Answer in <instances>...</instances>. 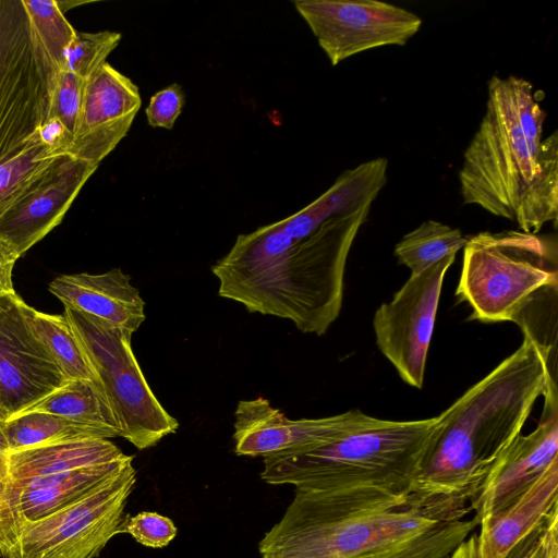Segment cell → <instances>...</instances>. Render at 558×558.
<instances>
[{"mask_svg":"<svg viewBox=\"0 0 558 558\" xmlns=\"http://www.w3.org/2000/svg\"><path fill=\"white\" fill-rule=\"evenodd\" d=\"M34 311L16 292L0 298V392L7 420L69 383L34 327Z\"/></svg>","mask_w":558,"mask_h":558,"instance_id":"obj_12","label":"cell"},{"mask_svg":"<svg viewBox=\"0 0 558 558\" xmlns=\"http://www.w3.org/2000/svg\"><path fill=\"white\" fill-rule=\"evenodd\" d=\"M436 427L437 416L415 421L376 417L371 425L325 446L263 457L260 477L295 489L409 494Z\"/></svg>","mask_w":558,"mask_h":558,"instance_id":"obj_5","label":"cell"},{"mask_svg":"<svg viewBox=\"0 0 558 558\" xmlns=\"http://www.w3.org/2000/svg\"><path fill=\"white\" fill-rule=\"evenodd\" d=\"M468 239L460 229L429 219L403 235L393 253L411 274H417L448 256L457 255Z\"/></svg>","mask_w":558,"mask_h":558,"instance_id":"obj_22","label":"cell"},{"mask_svg":"<svg viewBox=\"0 0 558 558\" xmlns=\"http://www.w3.org/2000/svg\"><path fill=\"white\" fill-rule=\"evenodd\" d=\"M543 397V414L536 428L527 435L520 434L513 440L478 496L470 502L477 522L500 508L558 461L557 379L548 377Z\"/></svg>","mask_w":558,"mask_h":558,"instance_id":"obj_15","label":"cell"},{"mask_svg":"<svg viewBox=\"0 0 558 558\" xmlns=\"http://www.w3.org/2000/svg\"><path fill=\"white\" fill-rule=\"evenodd\" d=\"M31 413L51 414L92 426L107 439L121 437V426L104 388L92 380H69L14 417Z\"/></svg>","mask_w":558,"mask_h":558,"instance_id":"obj_20","label":"cell"},{"mask_svg":"<svg viewBox=\"0 0 558 558\" xmlns=\"http://www.w3.org/2000/svg\"><path fill=\"white\" fill-rule=\"evenodd\" d=\"M558 509V461L478 522L481 558H505L508 551Z\"/></svg>","mask_w":558,"mask_h":558,"instance_id":"obj_18","label":"cell"},{"mask_svg":"<svg viewBox=\"0 0 558 558\" xmlns=\"http://www.w3.org/2000/svg\"><path fill=\"white\" fill-rule=\"evenodd\" d=\"M457 296L471 319L513 322L543 288L558 286L555 235L517 230L480 232L468 239Z\"/></svg>","mask_w":558,"mask_h":558,"instance_id":"obj_6","label":"cell"},{"mask_svg":"<svg viewBox=\"0 0 558 558\" xmlns=\"http://www.w3.org/2000/svg\"><path fill=\"white\" fill-rule=\"evenodd\" d=\"M549 376L544 353L524 336L514 352L437 416L411 493L470 505L521 434Z\"/></svg>","mask_w":558,"mask_h":558,"instance_id":"obj_4","label":"cell"},{"mask_svg":"<svg viewBox=\"0 0 558 558\" xmlns=\"http://www.w3.org/2000/svg\"><path fill=\"white\" fill-rule=\"evenodd\" d=\"M468 502L377 489H295L262 558H446L478 525Z\"/></svg>","mask_w":558,"mask_h":558,"instance_id":"obj_1","label":"cell"},{"mask_svg":"<svg viewBox=\"0 0 558 558\" xmlns=\"http://www.w3.org/2000/svg\"><path fill=\"white\" fill-rule=\"evenodd\" d=\"M128 454L108 439L94 438L9 452L0 481H16L123 460Z\"/></svg>","mask_w":558,"mask_h":558,"instance_id":"obj_19","label":"cell"},{"mask_svg":"<svg viewBox=\"0 0 558 558\" xmlns=\"http://www.w3.org/2000/svg\"><path fill=\"white\" fill-rule=\"evenodd\" d=\"M64 307L102 319L134 333L145 322V302L119 267L102 274L61 275L48 286Z\"/></svg>","mask_w":558,"mask_h":558,"instance_id":"obj_17","label":"cell"},{"mask_svg":"<svg viewBox=\"0 0 558 558\" xmlns=\"http://www.w3.org/2000/svg\"><path fill=\"white\" fill-rule=\"evenodd\" d=\"M546 112L533 85L493 76L478 129L463 153V204L538 233L558 218V132L543 137Z\"/></svg>","mask_w":558,"mask_h":558,"instance_id":"obj_3","label":"cell"},{"mask_svg":"<svg viewBox=\"0 0 558 558\" xmlns=\"http://www.w3.org/2000/svg\"><path fill=\"white\" fill-rule=\"evenodd\" d=\"M63 158L37 142L0 163V217L35 190Z\"/></svg>","mask_w":558,"mask_h":558,"instance_id":"obj_24","label":"cell"},{"mask_svg":"<svg viewBox=\"0 0 558 558\" xmlns=\"http://www.w3.org/2000/svg\"><path fill=\"white\" fill-rule=\"evenodd\" d=\"M136 483L133 458L94 490L0 541V558H97L121 534Z\"/></svg>","mask_w":558,"mask_h":558,"instance_id":"obj_8","label":"cell"},{"mask_svg":"<svg viewBox=\"0 0 558 558\" xmlns=\"http://www.w3.org/2000/svg\"><path fill=\"white\" fill-rule=\"evenodd\" d=\"M86 80L60 71L49 83L48 118L59 119L74 135L80 118Z\"/></svg>","mask_w":558,"mask_h":558,"instance_id":"obj_27","label":"cell"},{"mask_svg":"<svg viewBox=\"0 0 558 558\" xmlns=\"http://www.w3.org/2000/svg\"><path fill=\"white\" fill-rule=\"evenodd\" d=\"M31 35L49 75L60 72L65 49L77 31L73 28L56 0H22Z\"/></svg>","mask_w":558,"mask_h":558,"instance_id":"obj_23","label":"cell"},{"mask_svg":"<svg viewBox=\"0 0 558 558\" xmlns=\"http://www.w3.org/2000/svg\"><path fill=\"white\" fill-rule=\"evenodd\" d=\"M505 558H558V509L521 538Z\"/></svg>","mask_w":558,"mask_h":558,"instance_id":"obj_29","label":"cell"},{"mask_svg":"<svg viewBox=\"0 0 558 558\" xmlns=\"http://www.w3.org/2000/svg\"><path fill=\"white\" fill-rule=\"evenodd\" d=\"M185 102L179 84H171L150 97L145 110L148 124L153 128L172 129Z\"/></svg>","mask_w":558,"mask_h":558,"instance_id":"obj_30","label":"cell"},{"mask_svg":"<svg viewBox=\"0 0 558 558\" xmlns=\"http://www.w3.org/2000/svg\"><path fill=\"white\" fill-rule=\"evenodd\" d=\"M234 418V451L238 456L248 457L312 450L364 428L376 420L360 410L319 418L292 420L263 397L239 401Z\"/></svg>","mask_w":558,"mask_h":558,"instance_id":"obj_13","label":"cell"},{"mask_svg":"<svg viewBox=\"0 0 558 558\" xmlns=\"http://www.w3.org/2000/svg\"><path fill=\"white\" fill-rule=\"evenodd\" d=\"M36 141L56 156L69 157L73 134L57 118H47L36 132Z\"/></svg>","mask_w":558,"mask_h":558,"instance_id":"obj_31","label":"cell"},{"mask_svg":"<svg viewBox=\"0 0 558 558\" xmlns=\"http://www.w3.org/2000/svg\"><path fill=\"white\" fill-rule=\"evenodd\" d=\"M49 75L22 0H0V163L37 143L48 118Z\"/></svg>","mask_w":558,"mask_h":558,"instance_id":"obj_9","label":"cell"},{"mask_svg":"<svg viewBox=\"0 0 558 558\" xmlns=\"http://www.w3.org/2000/svg\"><path fill=\"white\" fill-rule=\"evenodd\" d=\"M97 168L64 157L35 190L0 217V238L21 257L62 221Z\"/></svg>","mask_w":558,"mask_h":558,"instance_id":"obj_16","label":"cell"},{"mask_svg":"<svg viewBox=\"0 0 558 558\" xmlns=\"http://www.w3.org/2000/svg\"><path fill=\"white\" fill-rule=\"evenodd\" d=\"M7 420V415H5V412L2 408V402H1V392H0V422L1 421H5Z\"/></svg>","mask_w":558,"mask_h":558,"instance_id":"obj_34","label":"cell"},{"mask_svg":"<svg viewBox=\"0 0 558 558\" xmlns=\"http://www.w3.org/2000/svg\"><path fill=\"white\" fill-rule=\"evenodd\" d=\"M63 315L104 387L121 437L143 450L175 433L178 421L158 401L138 365L133 333L71 307Z\"/></svg>","mask_w":558,"mask_h":558,"instance_id":"obj_7","label":"cell"},{"mask_svg":"<svg viewBox=\"0 0 558 558\" xmlns=\"http://www.w3.org/2000/svg\"><path fill=\"white\" fill-rule=\"evenodd\" d=\"M450 558H481L477 546V535L472 534L461 543L450 555Z\"/></svg>","mask_w":558,"mask_h":558,"instance_id":"obj_33","label":"cell"},{"mask_svg":"<svg viewBox=\"0 0 558 558\" xmlns=\"http://www.w3.org/2000/svg\"><path fill=\"white\" fill-rule=\"evenodd\" d=\"M20 258L14 248L0 238V298L14 293L12 271Z\"/></svg>","mask_w":558,"mask_h":558,"instance_id":"obj_32","label":"cell"},{"mask_svg":"<svg viewBox=\"0 0 558 558\" xmlns=\"http://www.w3.org/2000/svg\"><path fill=\"white\" fill-rule=\"evenodd\" d=\"M121 37L120 33L111 31L77 32L63 53L60 71L73 73L87 81L107 62Z\"/></svg>","mask_w":558,"mask_h":558,"instance_id":"obj_26","label":"cell"},{"mask_svg":"<svg viewBox=\"0 0 558 558\" xmlns=\"http://www.w3.org/2000/svg\"><path fill=\"white\" fill-rule=\"evenodd\" d=\"M3 430L9 452L75 440L107 439L102 432L92 426L44 413L22 414L3 421Z\"/></svg>","mask_w":558,"mask_h":558,"instance_id":"obj_21","label":"cell"},{"mask_svg":"<svg viewBox=\"0 0 558 558\" xmlns=\"http://www.w3.org/2000/svg\"><path fill=\"white\" fill-rule=\"evenodd\" d=\"M331 65L383 46H404L421 28L415 13L377 0H296Z\"/></svg>","mask_w":558,"mask_h":558,"instance_id":"obj_11","label":"cell"},{"mask_svg":"<svg viewBox=\"0 0 558 558\" xmlns=\"http://www.w3.org/2000/svg\"><path fill=\"white\" fill-rule=\"evenodd\" d=\"M141 105L138 87L106 62L85 83L69 157L99 166L126 136Z\"/></svg>","mask_w":558,"mask_h":558,"instance_id":"obj_14","label":"cell"},{"mask_svg":"<svg viewBox=\"0 0 558 558\" xmlns=\"http://www.w3.org/2000/svg\"><path fill=\"white\" fill-rule=\"evenodd\" d=\"M33 323L38 336L68 380L87 379L102 387L64 315L47 314L35 310Z\"/></svg>","mask_w":558,"mask_h":558,"instance_id":"obj_25","label":"cell"},{"mask_svg":"<svg viewBox=\"0 0 558 558\" xmlns=\"http://www.w3.org/2000/svg\"><path fill=\"white\" fill-rule=\"evenodd\" d=\"M177 532L173 521L157 512L126 513L121 525V533L130 534L137 543L150 548L166 547Z\"/></svg>","mask_w":558,"mask_h":558,"instance_id":"obj_28","label":"cell"},{"mask_svg":"<svg viewBox=\"0 0 558 558\" xmlns=\"http://www.w3.org/2000/svg\"><path fill=\"white\" fill-rule=\"evenodd\" d=\"M371 207L343 210L305 235H289L278 222L239 234L211 267L219 296L323 336L340 314L348 255Z\"/></svg>","mask_w":558,"mask_h":558,"instance_id":"obj_2","label":"cell"},{"mask_svg":"<svg viewBox=\"0 0 558 558\" xmlns=\"http://www.w3.org/2000/svg\"><path fill=\"white\" fill-rule=\"evenodd\" d=\"M456 259L448 256L427 269L411 274L391 301L374 314L376 344L409 386L421 389L434 331L441 287Z\"/></svg>","mask_w":558,"mask_h":558,"instance_id":"obj_10","label":"cell"}]
</instances>
